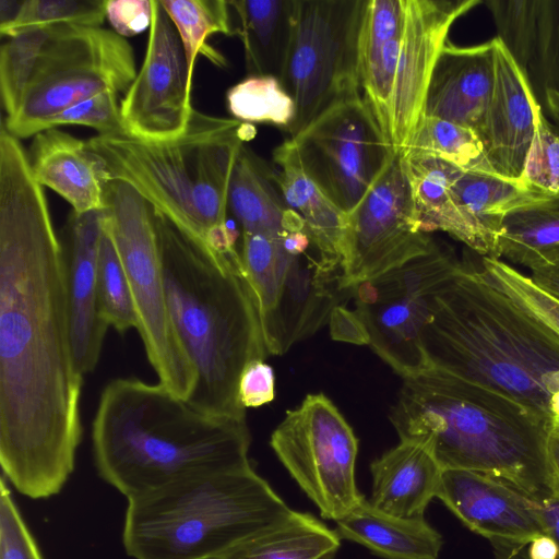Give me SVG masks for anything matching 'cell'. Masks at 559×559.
<instances>
[{
  "label": "cell",
  "mask_w": 559,
  "mask_h": 559,
  "mask_svg": "<svg viewBox=\"0 0 559 559\" xmlns=\"http://www.w3.org/2000/svg\"><path fill=\"white\" fill-rule=\"evenodd\" d=\"M67 264L27 153L0 136V463L22 495L61 491L82 440Z\"/></svg>",
  "instance_id": "1"
},
{
  "label": "cell",
  "mask_w": 559,
  "mask_h": 559,
  "mask_svg": "<svg viewBox=\"0 0 559 559\" xmlns=\"http://www.w3.org/2000/svg\"><path fill=\"white\" fill-rule=\"evenodd\" d=\"M421 334L429 368L522 404L550 429L559 423V337L463 262L431 296Z\"/></svg>",
  "instance_id": "2"
},
{
  "label": "cell",
  "mask_w": 559,
  "mask_h": 559,
  "mask_svg": "<svg viewBox=\"0 0 559 559\" xmlns=\"http://www.w3.org/2000/svg\"><path fill=\"white\" fill-rule=\"evenodd\" d=\"M156 221L169 314L198 374L187 401L210 415L246 419L240 376L269 352L240 253L213 249L157 210Z\"/></svg>",
  "instance_id": "3"
},
{
  "label": "cell",
  "mask_w": 559,
  "mask_h": 559,
  "mask_svg": "<svg viewBox=\"0 0 559 559\" xmlns=\"http://www.w3.org/2000/svg\"><path fill=\"white\" fill-rule=\"evenodd\" d=\"M246 419L206 414L162 384L111 380L92 423L98 475L127 499L250 464Z\"/></svg>",
  "instance_id": "4"
},
{
  "label": "cell",
  "mask_w": 559,
  "mask_h": 559,
  "mask_svg": "<svg viewBox=\"0 0 559 559\" xmlns=\"http://www.w3.org/2000/svg\"><path fill=\"white\" fill-rule=\"evenodd\" d=\"M403 379L389 415L401 441L425 447L442 469L488 474L532 497L552 492L546 421L503 394L439 369Z\"/></svg>",
  "instance_id": "5"
},
{
  "label": "cell",
  "mask_w": 559,
  "mask_h": 559,
  "mask_svg": "<svg viewBox=\"0 0 559 559\" xmlns=\"http://www.w3.org/2000/svg\"><path fill=\"white\" fill-rule=\"evenodd\" d=\"M254 134L250 123L194 109L186 130L169 140H145L122 130L86 143L108 180L129 183L158 212L206 241L227 225L234 166Z\"/></svg>",
  "instance_id": "6"
},
{
  "label": "cell",
  "mask_w": 559,
  "mask_h": 559,
  "mask_svg": "<svg viewBox=\"0 0 559 559\" xmlns=\"http://www.w3.org/2000/svg\"><path fill=\"white\" fill-rule=\"evenodd\" d=\"M290 510L248 464L128 499L122 544L133 559H217Z\"/></svg>",
  "instance_id": "7"
},
{
  "label": "cell",
  "mask_w": 559,
  "mask_h": 559,
  "mask_svg": "<svg viewBox=\"0 0 559 559\" xmlns=\"http://www.w3.org/2000/svg\"><path fill=\"white\" fill-rule=\"evenodd\" d=\"M105 202L104 219L129 281L138 319L136 330L148 362L159 384L188 400L198 374L169 314L156 209L121 180L107 182Z\"/></svg>",
  "instance_id": "8"
},
{
  "label": "cell",
  "mask_w": 559,
  "mask_h": 559,
  "mask_svg": "<svg viewBox=\"0 0 559 559\" xmlns=\"http://www.w3.org/2000/svg\"><path fill=\"white\" fill-rule=\"evenodd\" d=\"M128 40L103 27L56 26L5 129L34 136L69 107L106 91L127 93L136 76Z\"/></svg>",
  "instance_id": "9"
},
{
  "label": "cell",
  "mask_w": 559,
  "mask_h": 559,
  "mask_svg": "<svg viewBox=\"0 0 559 559\" xmlns=\"http://www.w3.org/2000/svg\"><path fill=\"white\" fill-rule=\"evenodd\" d=\"M368 0H295L281 83L296 107L290 136L332 106L360 95L359 44Z\"/></svg>",
  "instance_id": "10"
},
{
  "label": "cell",
  "mask_w": 559,
  "mask_h": 559,
  "mask_svg": "<svg viewBox=\"0 0 559 559\" xmlns=\"http://www.w3.org/2000/svg\"><path fill=\"white\" fill-rule=\"evenodd\" d=\"M462 263L450 248L436 242L428 253L354 287L355 312L369 346L403 378L429 368L421 334L431 296Z\"/></svg>",
  "instance_id": "11"
},
{
  "label": "cell",
  "mask_w": 559,
  "mask_h": 559,
  "mask_svg": "<svg viewBox=\"0 0 559 559\" xmlns=\"http://www.w3.org/2000/svg\"><path fill=\"white\" fill-rule=\"evenodd\" d=\"M270 444L322 518L337 521L365 498L355 480L358 440L324 394H309L287 411Z\"/></svg>",
  "instance_id": "12"
},
{
  "label": "cell",
  "mask_w": 559,
  "mask_h": 559,
  "mask_svg": "<svg viewBox=\"0 0 559 559\" xmlns=\"http://www.w3.org/2000/svg\"><path fill=\"white\" fill-rule=\"evenodd\" d=\"M290 140L305 174L347 216L399 155L361 94L332 106Z\"/></svg>",
  "instance_id": "13"
},
{
  "label": "cell",
  "mask_w": 559,
  "mask_h": 559,
  "mask_svg": "<svg viewBox=\"0 0 559 559\" xmlns=\"http://www.w3.org/2000/svg\"><path fill=\"white\" fill-rule=\"evenodd\" d=\"M437 241L425 231L401 155L347 216L343 286L358 284L428 253Z\"/></svg>",
  "instance_id": "14"
},
{
  "label": "cell",
  "mask_w": 559,
  "mask_h": 559,
  "mask_svg": "<svg viewBox=\"0 0 559 559\" xmlns=\"http://www.w3.org/2000/svg\"><path fill=\"white\" fill-rule=\"evenodd\" d=\"M153 15L143 63L120 102L124 131L145 140L180 135L194 111L192 85L179 34L160 0Z\"/></svg>",
  "instance_id": "15"
},
{
  "label": "cell",
  "mask_w": 559,
  "mask_h": 559,
  "mask_svg": "<svg viewBox=\"0 0 559 559\" xmlns=\"http://www.w3.org/2000/svg\"><path fill=\"white\" fill-rule=\"evenodd\" d=\"M478 0H406L385 139L402 155L425 110L430 79L453 23Z\"/></svg>",
  "instance_id": "16"
},
{
  "label": "cell",
  "mask_w": 559,
  "mask_h": 559,
  "mask_svg": "<svg viewBox=\"0 0 559 559\" xmlns=\"http://www.w3.org/2000/svg\"><path fill=\"white\" fill-rule=\"evenodd\" d=\"M342 277V261L324 255L314 245L293 255L277 301L261 320L269 354H285L330 321L333 310L354 294L343 286Z\"/></svg>",
  "instance_id": "17"
},
{
  "label": "cell",
  "mask_w": 559,
  "mask_h": 559,
  "mask_svg": "<svg viewBox=\"0 0 559 559\" xmlns=\"http://www.w3.org/2000/svg\"><path fill=\"white\" fill-rule=\"evenodd\" d=\"M493 43V85L479 138L490 174L522 180L539 107L526 71L497 36Z\"/></svg>",
  "instance_id": "18"
},
{
  "label": "cell",
  "mask_w": 559,
  "mask_h": 559,
  "mask_svg": "<svg viewBox=\"0 0 559 559\" xmlns=\"http://www.w3.org/2000/svg\"><path fill=\"white\" fill-rule=\"evenodd\" d=\"M436 497L471 531L530 544L545 531L535 499L512 483L466 469H443Z\"/></svg>",
  "instance_id": "19"
},
{
  "label": "cell",
  "mask_w": 559,
  "mask_h": 559,
  "mask_svg": "<svg viewBox=\"0 0 559 559\" xmlns=\"http://www.w3.org/2000/svg\"><path fill=\"white\" fill-rule=\"evenodd\" d=\"M103 211H72L62 242L67 264L71 333L76 366L84 376L96 368L109 325L97 295V259Z\"/></svg>",
  "instance_id": "20"
},
{
  "label": "cell",
  "mask_w": 559,
  "mask_h": 559,
  "mask_svg": "<svg viewBox=\"0 0 559 559\" xmlns=\"http://www.w3.org/2000/svg\"><path fill=\"white\" fill-rule=\"evenodd\" d=\"M493 72L492 39L467 47L448 40L430 79L424 115L468 127L479 134Z\"/></svg>",
  "instance_id": "21"
},
{
  "label": "cell",
  "mask_w": 559,
  "mask_h": 559,
  "mask_svg": "<svg viewBox=\"0 0 559 559\" xmlns=\"http://www.w3.org/2000/svg\"><path fill=\"white\" fill-rule=\"evenodd\" d=\"M27 157L34 179L62 197L73 212L105 209L109 180L86 141L57 128L47 129L34 135Z\"/></svg>",
  "instance_id": "22"
},
{
  "label": "cell",
  "mask_w": 559,
  "mask_h": 559,
  "mask_svg": "<svg viewBox=\"0 0 559 559\" xmlns=\"http://www.w3.org/2000/svg\"><path fill=\"white\" fill-rule=\"evenodd\" d=\"M402 158L425 231H444L480 257L500 259L497 239L463 211L452 192L463 170L433 157Z\"/></svg>",
  "instance_id": "23"
},
{
  "label": "cell",
  "mask_w": 559,
  "mask_h": 559,
  "mask_svg": "<svg viewBox=\"0 0 559 559\" xmlns=\"http://www.w3.org/2000/svg\"><path fill=\"white\" fill-rule=\"evenodd\" d=\"M372 492L370 504L396 518L421 520L436 497L442 468L423 445L401 441L374 460L370 466Z\"/></svg>",
  "instance_id": "24"
},
{
  "label": "cell",
  "mask_w": 559,
  "mask_h": 559,
  "mask_svg": "<svg viewBox=\"0 0 559 559\" xmlns=\"http://www.w3.org/2000/svg\"><path fill=\"white\" fill-rule=\"evenodd\" d=\"M228 211L241 233L306 231L302 219L285 203L274 169L246 144L231 174Z\"/></svg>",
  "instance_id": "25"
},
{
  "label": "cell",
  "mask_w": 559,
  "mask_h": 559,
  "mask_svg": "<svg viewBox=\"0 0 559 559\" xmlns=\"http://www.w3.org/2000/svg\"><path fill=\"white\" fill-rule=\"evenodd\" d=\"M275 181L287 206L302 219L312 243L342 261L347 215L305 174L290 138L273 151Z\"/></svg>",
  "instance_id": "26"
},
{
  "label": "cell",
  "mask_w": 559,
  "mask_h": 559,
  "mask_svg": "<svg viewBox=\"0 0 559 559\" xmlns=\"http://www.w3.org/2000/svg\"><path fill=\"white\" fill-rule=\"evenodd\" d=\"M336 522L340 538L358 543L386 559H438L441 535L425 519L383 513L365 498Z\"/></svg>",
  "instance_id": "27"
},
{
  "label": "cell",
  "mask_w": 559,
  "mask_h": 559,
  "mask_svg": "<svg viewBox=\"0 0 559 559\" xmlns=\"http://www.w3.org/2000/svg\"><path fill=\"white\" fill-rule=\"evenodd\" d=\"M228 2L249 74L281 79L292 40L295 0Z\"/></svg>",
  "instance_id": "28"
},
{
  "label": "cell",
  "mask_w": 559,
  "mask_h": 559,
  "mask_svg": "<svg viewBox=\"0 0 559 559\" xmlns=\"http://www.w3.org/2000/svg\"><path fill=\"white\" fill-rule=\"evenodd\" d=\"M452 192L463 209L498 241L504 217L536 209H558L559 195L483 171H461L452 183Z\"/></svg>",
  "instance_id": "29"
},
{
  "label": "cell",
  "mask_w": 559,
  "mask_h": 559,
  "mask_svg": "<svg viewBox=\"0 0 559 559\" xmlns=\"http://www.w3.org/2000/svg\"><path fill=\"white\" fill-rule=\"evenodd\" d=\"M340 545L336 531L310 513L290 510L217 559H333Z\"/></svg>",
  "instance_id": "30"
},
{
  "label": "cell",
  "mask_w": 559,
  "mask_h": 559,
  "mask_svg": "<svg viewBox=\"0 0 559 559\" xmlns=\"http://www.w3.org/2000/svg\"><path fill=\"white\" fill-rule=\"evenodd\" d=\"M498 252L531 271L559 266V210L536 209L504 217Z\"/></svg>",
  "instance_id": "31"
},
{
  "label": "cell",
  "mask_w": 559,
  "mask_h": 559,
  "mask_svg": "<svg viewBox=\"0 0 559 559\" xmlns=\"http://www.w3.org/2000/svg\"><path fill=\"white\" fill-rule=\"evenodd\" d=\"M402 156L433 157L464 171L489 173L477 132L432 116L420 118Z\"/></svg>",
  "instance_id": "32"
},
{
  "label": "cell",
  "mask_w": 559,
  "mask_h": 559,
  "mask_svg": "<svg viewBox=\"0 0 559 559\" xmlns=\"http://www.w3.org/2000/svg\"><path fill=\"white\" fill-rule=\"evenodd\" d=\"M287 233H241L239 251L254 293L260 322L274 308L284 275L294 254L284 246Z\"/></svg>",
  "instance_id": "33"
},
{
  "label": "cell",
  "mask_w": 559,
  "mask_h": 559,
  "mask_svg": "<svg viewBox=\"0 0 559 559\" xmlns=\"http://www.w3.org/2000/svg\"><path fill=\"white\" fill-rule=\"evenodd\" d=\"M233 117L246 123H264L289 131L296 116L294 99L272 75H249L226 93Z\"/></svg>",
  "instance_id": "34"
},
{
  "label": "cell",
  "mask_w": 559,
  "mask_h": 559,
  "mask_svg": "<svg viewBox=\"0 0 559 559\" xmlns=\"http://www.w3.org/2000/svg\"><path fill=\"white\" fill-rule=\"evenodd\" d=\"M181 39L189 76L193 81L197 57L215 33L235 36L233 12L225 0H160Z\"/></svg>",
  "instance_id": "35"
},
{
  "label": "cell",
  "mask_w": 559,
  "mask_h": 559,
  "mask_svg": "<svg viewBox=\"0 0 559 559\" xmlns=\"http://www.w3.org/2000/svg\"><path fill=\"white\" fill-rule=\"evenodd\" d=\"M97 295L100 314L109 326L122 335L130 329H136L129 281L104 217L97 259Z\"/></svg>",
  "instance_id": "36"
},
{
  "label": "cell",
  "mask_w": 559,
  "mask_h": 559,
  "mask_svg": "<svg viewBox=\"0 0 559 559\" xmlns=\"http://www.w3.org/2000/svg\"><path fill=\"white\" fill-rule=\"evenodd\" d=\"M53 27H34L1 45L0 92L7 117L17 108Z\"/></svg>",
  "instance_id": "37"
},
{
  "label": "cell",
  "mask_w": 559,
  "mask_h": 559,
  "mask_svg": "<svg viewBox=\"0 0 559 559\" xmlns=\"http://www.w3.org/2000/svg\"><path fill=\"white\" fill-rule=\"evenodd\" d=\"M107 0H24L14 20L0 26L2 37L34 27H102Z\"/></svg>",
  "instance_id": "38"
},
{
  "label": "cell",
  "mask_w": 559,
  "mask_h": 559,
  "mask_svg": "<svg viewBox=\"0 0 559 559\" xmlns=\"http://www.w3.org/2000/svg\"><path fill=\"white\" fill-rule=\"evenodd\" d=\"M478 267L492 285L559 337L558 297L500 259L480 257Z\"/></svg>",
  "instance_id": "39"
},
{
  "label": "cell",
  "mask_w": 559,
  "mask_h": 559,
  "mask_svg": "<svg viewBox=\"0 0 559 559\" xmlns=\"http://www.w3.org/2000/svg\"><path fill=\"white\" fill-rule=\"evenodd\" d=\"M487 5L495 16L498 37L525 70L536 55L540 1H489Z\"/></svg>",
  "instance_id": "40"
},
{
  "label": "cell",
  "mask_w": 559,
  "mask_h": 559,
  "mask_svg": "<svg viewBox=\"0 0 559 559\" xmlns=\"http://www.w3.org/2000/svg\"><path fill=\"white\" fill-rule=\"evenodd\" d=\"M522 180L547 193L559 195V136L548 123L540 106L536 110L535 132Z\"/></svg>",
  "instance_id": "41"
},
{
  "label": "cell",
  "mask_w": 559,
  "mask_h": 559,
  "mask_svg": "<svg viewBox=\"0 0 559 559\" xmlns=\"http://www.w3.org/2000/svg\"><path fill=\"white\" fill-rule=\"evenodd\" d=\"M119 93L106 91L80 102L51 118L44 130L58 126H85L98 134L124 130L118 102Z\"/></svg>",
  "instance_id": "42"
},
{
  "label": "cell",
  "mask_w": 559,
  "mask_h": 559,
  "mask_svg": "<svg viewBox=\"0 0 559 559\" xmlns=\"http://www.w3.org/2000/svg\"><path fill=\"white\" fill-rule=\"evenodd\" d=\"M0 559H44L3 476L0 487Z\"/></svg>",
  "instance_id": "43"
},
{
  "label": "cell",
  "mask_w": 559,
  "mask_h": 559,
  "mask_svg": "<svg viewBox=\"0 0 559 559\" xmlns=\"http://www.w3.org/2000/svg\"><path fill=\"white\" fill-rule=\"evenodd\" d=\"M534 62L546 88L559 92V1H540L539 29Z\"/></svg>",
  "instance_id": "44"
},
{
  "label": "cell",
  "mask_w": 559,
  "mask_h": 559,
  "mask_svg": "<svg viewBox=\"0 0 559 559\" xmlns=\"http://www.w3.org/2000/svg\"><path fill=\"white\" fill-rule=\"evenodd\" d=\"M274 371L264 360H254L243 369L239 385L238 399L243 408L260 407L274 400Z\"/></svg>",
  "instance_id": "45"
},
{
  "label": "cell",
  "mask_w": 559,
  "mask_h": 559,
  "mask_svg": "<svg viewBox=\"0 0 559 559\" xmlns=\"http://www.w3.org/2000/svg\"><path fill=\"white\" fill-rule=\"evenodd\" d=\"M152 0H107L106 19L122 37L134 36L151 26Z\"/></svg>",
  "instance_id": "46"
},
{
  "label": "cell",
  "mask_w": 559,
  "mask_h": 559,
  "mask_svg": "<svg viewBox=\"0 0 559 559\" xmlns=\"http://www.w3.org/2000/svg\"><path fill=\"white\" fill-rule=\"evenodd\" d=\"M330 326L334 340L369 345L368 334L357 313L348 311L344 306L333 310Z\"/></svg>",
  "instance_id": "47"
},
{
  "label": "cell",
  "mask_w": 559,
  "mask_h": 559,
  "mask_svg": "<svg viewBox=\"0 0 559 559\" xmlns=\"http://www.w3.org/2000/svg\"><path fill=\"white\" fill-rule=\"evenodd\" d=\"M533 498L545 535L551 537L559 549V493L552 491Z\"/></svg>",
  "instance_id": "48"
},
{
  "label": "cell",
  "mask_w": 559,
  "mask_h": 559,
  "mask_svg": "<svg viewBox=\"0 0 559 559\" xmlns=\"http://www.w3.org/2000/svg\"><path fill=\"white\" fill-rule=\"evenodd\" d=\"M527 556L528 559H558L559 549L551 537L542 535L528 544Z\"/></svg>",
  "instance_id": "49"
},
{
  "label": "cell",
  "mask_w": 559,
  "mask_h": 559,
  "mask_svg": "<svg viewBox=\"0 0 559 559\" xmlns=\"http://www.w3.org/2000/svg\"><path fill=\"white\" fill-rule=\"evenodd\" d=\"M549 452L554 472L552 491L559 493V444L552 435L549 440Z\"/></svg>",
  "instance_id": "50"
},
{
  "label": "cell",
  "mask_w": 559,
  "mask_h": 559,
  "mask_svg": "<svg viewBox=\"0 0 559 559\" xmlns=\"http://www.w3.org/2000/svg\"><path fill=\"white\" fill-rule=\"evenodd\" d=\"M546 103L549 110L559 119V92L555 90H545Z\"/></svg>",
  "instance_id": "51"
},
{
  "label": "cell",
  "mask_w": 559,
  "mask_h": 559,
  "mask_svg": "<svg viewBox=\"0 0 559 559\" xmlns=\"http://www.w3.org/2000/svg\"><path fill=\"white\" fill-rule=\"evenodd\" d=\"M551 435L559 437V423L555 424L551 428Z\"/></svg>",
  "instance_id": "52"
},
{
  "label": "cell",
  "mask_w": 559,
  "mask_h": 559,
  "mask_svg": "<svg viewBox=\"0 0 559 559\" xmlns=\"http://www.w3.org/2000/svg\"><path fill=\"white\" fill-rule=\"evenodd\" d=\"M552 436H554V435H552ZM554 437L556 438V440H557V442H558V444H559V437H557V436H554Z\"/></svg>",
  "instance_id": "53"
}]
</instances>
